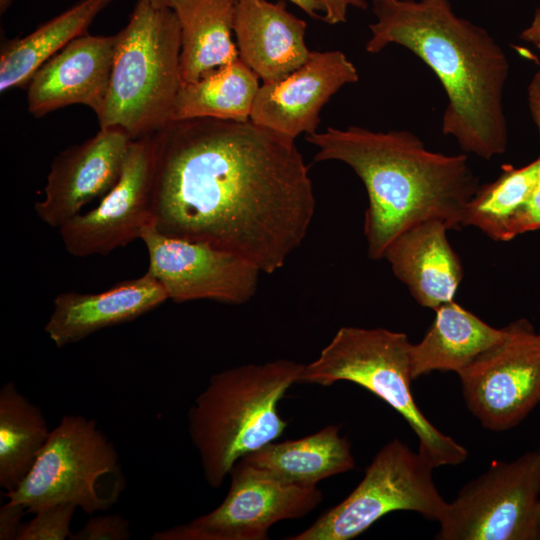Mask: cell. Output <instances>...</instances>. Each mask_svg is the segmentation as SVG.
Segmentation results:
<instances>
[{"instance_id":"cell-1","label":"cell","mask_w":540,"mask_h":540,"mask_svg":"<svg viewBox=\"0 0 540 540\" xmlns=\"http://www.w3.org/2000/svg\"><path fill=\"white\" fill-rule=\"evenodd\" d=\"M316 199L295 140L247 121H171L154 134L151 225L232 253L261 273L305 239Z\"/></svg>"},{"instance_id":"cell-2","label":"cell","mask_w":540,"mask_h":540,"mask_svg":"<svg viewBox=\"0 0 540 540\" xmlns=\"http://www.w3.org/2000/svg\"><path fill=\"white\" fill-rule=\"evenodd\" d=\"M368 53L391 44L419 57L447 97L442 132L465 153L490 160L505 153L508 127L504 90L509 61L483 27L459 17L449 0H372Z\"/></svg>"},{"instance_id":"cell-3","label":"cell","mask_w":540,"mask_h":540,"mask_svg":"<svg viewBox=\"0 0 540 540\" xmlns=\"http://www.w3.org/2000/svg\"><path fill=\"white\" fill-rule=\"evenodd\" d=\"M318 151L314 161H339L363 182L367 254L383 258L403 231L429 219L462 227L465 208L480 187L465 154L429 150L408 130L373 131L359 126L327 127L306 135Z\"/></svg>"},{"instance_id":"cell-4","label":"cell","mask_w":540,"mask_h":540,"mask_svg":"<svg viewBox=\"0 0 540 540\" xmlns=\"http://www.w3.org/2000/svg\"><path fill=\"white\" fill-rule=\"evenodd\" d=\"M304 364L276 359L213 374L188 412V433L203 475L217 489L245 455L282 436L288 423L278 411Z\"/></svg>"},{"instance_id":"cell-5","label":"cell","mask_w":540,"mask_h":540,"mask_svg":"<svg viewBox=\"0 0 540 540\" xmlns=\"http://www.w3.org/2000/svg\"><path fill=\"white\" fill-rule=\"evenodd\" d=\"M180 26L171 7L138 0L116 34L110 84L100 127H118L132 140L150 136L172 119L181 86Z\"/></svg>"},{"instance_id":"cell-6","label":"cell","mask_w":540,"mask_h":540,"mask_svg":"<svg viewBox=\"0 0 540 540\" xmlns=\"http://www.w3.org/2000/svg\"><path fill=\"white\" fill-rule=\"evenodd\" d=\"M412 346L402 332L344 326L314 361L304 365L297 383L330 386L349 381L362 386L405 419L418 438V452L433 468L461 464L467 450L439 431L411 394Z\"/></svg>"},{"instance_id":"cell-7","label":"cell","mask_w":540,"mask_h":540,"mask_svg":"<svg viewBox=\"0 0 540 540\" xmlns=\"http://www.w3.org/2000/svg\"><path fill=\"white\" fill-rule=\"evenodd\" d=\"M433 466L405 443L394 439L374 456L355 489L287 540H350L384 515L413 511L438 521L447 502L432 477Z\"/></svg>"},{"instance_id":"cell-8","label":"cell","mask_w":540,"mask_h":540,"mask_svg":"<svg viewBox=\"0 0 540 540\" xmlns=\"http://www.w3.org/2000/svg\"><path fill=\"white\" fill-rule=\"evenodd\" d=\"M119 456L92 419L65 415L50 432L29 473L4 495L26 512L70 503L87 514L108 509L115 499L100 494L99 483L116 473Z\"/></svg>"},{"instance_id":"cell-9","label":"cell","mask_w":540,"mask_h":540,"mask_svg":"<svg viewBox=\"0 0 540 540\" xmlns=\"http://www.w3.org/2000/svg\"><path fill=\"white\" fill-rule=\"evenodd\" d=\"M540 458L496 461L447 503L439 540H537Z\"/></svg>"},{"instance_id":"cell-10","label":"cell","mask_w":540,"mask_h":540,"mask_svg":"<svg viewBox=\"0 0 540 540\" xmlns=\"http://www.w3.org/2000/svg\"><path fill=\"white\" fill-rule=\"evenodd\" d=\"M458 375L465 403L483 427L516 426L540 402V333L526 319L513 321Z\"/></svg>"},{"instance_id":"cell-11","label":"cell","mask_w":540,"mask_h":540,"mask_svg":"<svg viewBox=\"0 0 540 540\" xmlns=\"http://www.w3.org/2000/svg\"><path fill=\"white\" fill-rule=\"evenodd\" d=\"M222 503L191 522L156 532L153 540H266L282 520L299 519L322 501L317 486L285 484L239 459Z\"/></svg>"},{"instance_id":"cell-12","label":"cell","mask_w":540,"mask_h":540,"mask_svg":"<svg viewBox=\"0 0 540 540\" xmlns=\"http://www.w3.org/2000/svg\"><path fill=\"white\" fill-rule=\"evenodd\" d=\"M140 240L148 254L146 272L176 303L213 300L238 305L256 293L261 272L232 253L165 236L151 225L143 230Z\"/></svg>"},{"instance_id":"cell-13","label":"cell","mask_w":540,"mask_h":540,"mask_svg":"<svg viewBox=\"0 0 540 540\" xmlns=\"http://www.w3.org/2000/svg\"><path fill=\"white\" fill-rule=\"evenodd\" d=\"M154 134L133 140L116 185L93 209L58 228L66 251L75 257L108 255L140 239L151 225Z\"/></svg>"},{"instance_id":"cell-14","label":"cell","mask_w":540,"mask_h":540,"mask_svg":"<svg viewBox=\"0 0 540 540\" xmlns=\"http://www.w3.org/2000/svg\"><path fill=\"white\" fill-rule=\"evenodd\" d=\"M118 127H100L86 141L61 151L52 161L43 198L34 204L39 219L53 228L103 198L118 182L132 143Z\"/></svg>"},{"instance_id":"cell-15","label":"cell","mask_w":540,"mask_h":540,"mask_svg":"<svg viewBox=\"0 0 540 540\" xmlns=\"http://www.w3.org/2000/svg\"><path fill=\"white\" fill-rule=\"evenodd\" d=\"M358 80L356 66L342 51H311L299 68L260 85L250 120L292 140L313 134L323 106L342 87Z\"/></svg>"},{"instance_id":"cell-16","label":"cell","mask_w":540,"mask_h":540,"mask_svg":"<svg viewBox=\"0 0 540 540\" xmlns=\"http://www.w3.org/2000/svg\"><path fill=\"white\" fill-rule=\"evenodd\" d=\"M116 34L85 33L67 44L33 74L26 86L27 107L36 118L66 106L101 114L109 89Z\"/></svg>"},{"instance_id":"cell-17","label":"cell","mask_w":540,"mask_h":540,"mask_svg":"<svg viewBox=\"0 0 540 540\" xmlns=\"http://www.w3.org/2000/svg\"><path fill=\"white\" fill-rule=\"evenodd\" d=\"M168 300L147 272L98 293L61 292L44 330L56 347L77 343L102 329L132 321Z\"/></svg>"},{"instance_id":"cell-18","label":"cell","mask_w":540,"mask_h":540,"mask_svg":"<svg viewBox=\"0 0 540 540\" xmlns=\"http://www.w3.org/2000/svg\"><path fill=\"white\" fill-rule=\"evenodd\" d=\"M306 29L307 23L283 0L237 1L233 30L239 58L262 83L277 81L305 63L311 52Z\"/></svg>"},{"instance_id":"cell-19","label":"cell","mask_w":540,"mask_h":540,"mask_svg":"<svg viewBox=\"0 0 540 540\" xmlns=\"http://www.w3.org/2000/svg\"><path fill=\"white\" fill-rule=\"evenodd\" d=\"M448 230L440 219L420 222L399 234L383 256L417 303L433 310L454 299L463 278Z\"/></svg>"},{"instance_id":"cell-20","label":"cell","mask_w":540,"mask_h":540,"mask_svg":"<svg viewBox=\"0 0 540 540\" xmlns=\"http://www.w3.org/2000/svg\"><path fill=\"white\" fill-rule=\"evenodd\" d=\"M238 0H173L181 39V85L197 81L239 58L233 41Z\"/></svg>"},{"instance_id":"cell-21","label":"cell","mask_w":540,"mask_h":540,"mask_svg":"<svg viewBox=\"0 0 540 540\" xmlns=\"http://www.w3.org/2000/svg\"><path fill=\"white\" fill-rule=\"evenodd\" d=\"M339 425L283 442H271L241 459L290 485L312 487L355 466L351 444L339 434Z\"/></svg>"},{"instance_id":"cell-22","label":"cell","mask_w":540,"mask_h":540,"mask_svg":"<svg viewBox=\"0 0 540 540\" xmlns=\"http://www.w3.org/2000/svg\"><path fill=\"white\" fill-rule=\"evenodd\" d=\"M435 312L426 335L412 346L413 380L436 370L459 373L503 334V328L488 325L454 300Z\"/></svg>"},{"instance_id":"cell-23","label":"cell","mask_w":540,"mask_h":540,"mask_svg":"<svg viewBox=\"0 0 540 540\" xmlns=\"http://www.w3.org/2000/svg\"><path fill=\"white\" fill-rule=\"evenodd\" d=\"M113 0H80L31 33L6 40L0 50V91L26 88L33 74L75 38Z\"/></svg>"},{"instance_id":"cell-24","label":"cell","mask_w":540,"mask_h":540,"mask_svg":"<svg viewBox=\"0 0 540 540\" xmlns=\"http://www.w3.org/2000/svg\"><path fill=\"white\" fill-rule=\"evenodd\" d=\"M258 75L240 58L178 90L171 121L212 118L247 121L260 87Z\"/></svg>"},{"instance_id":"cell-25","label":"cell","mask_w":540,"mask_h":540,"mask_svg":"<svg viewBox=\"0 0 540 540\" xmlns=\"http://www.w3.org/2000/svg\"><path fill=\"white\" fill-rule=\"evenodd\" d=\"M41 409L6 382L0 390V487H18L50 435Z\"/></svg>"},{"instance_id":"cell-26","label":"cell","mask_w":540,"mask_h":540,"mask_svg":"<svg viewBox=\"0 0 540 540\" xmlns=\"http://www.w3.org/2000/svg\"><path fill=\"white\" fill-rule=\"evenodd\" d=\"M539 180L540 156L521 168L503 166L499 177L480 186L469 201L463 213L462 227H476L495 241H510L511 222Z\"/></svg>"},{"instance_id":"cell-27","label":"cell","mask_w":540,"mask_h":540,"mask_svg":"<svg viewBox=\"0 0 540 540\" xmlns=\"http://www.w3.org/2000/svg\"><path fill=\"white\" fill-rule=\"evenodd\" d=\"M76 506L59 503L38 511L28 523L21 525L16 540H64L72 534L70 526Z\"/></svg>"},{"instance_id":"cell-28","label":"cell","mask_w":540,"mask_h":540,"mask_svg":"<svg viewBox=\"0 0 540 540\" xmlns=\"http://www.w3.org/2000/svg\"><path fill=\"white\" fill-rule=\"evenodd\" d=\"M131 537L129 521L117 514L90 518L70 540H127Z\"/></svg>"},{"instance_id":"cell-29","label":"cell","mask_w":540,"mask_h":540,"mask_svg":"<svg viewBox=\"0 0 540 540\" xmlns=\"http://www.w3.org/2000/svg\"><path fill=\"white\" fill-rule=\"evenodd\" d=\"M540 229V180L511 222L509 240L526 232Z\"/></svg>"},{"instance_id":"cell-30","label":"cell","mask_w":540,"mask_h":540,"mask_svg":"<svg viewBox=\"0 0 540 540\" xmlns=\"http://www.w3.org/2000/svg\"><path fill=\"white\" fill-rule=\"evenodd\" d=\"M26 509L18 504L7 502L0 509V539L14 540L21 528L20 520Z\"/></svg>"},{"instance_id":"cell-31","label":"cell","mask_w":540,"mask_h":540,"mask_svg":"<svg viewBox=\"0 0 540 540\" xmlns=\"http://www.w3.org/2000/svg\"><path fill=\"white\" fill-rule=\"evenodd\" d=\"M527 101L531 117L537 127L540 137V67L534 73L528 85Z\"/></svg>"},{"instance_id":"cell-32","label":"cell","mask_w":540,"mask_h":540,"mask_svg":"<svg viewBox=\"0 0 540 540\" xmlns=\"http://www.w3.org/2000/svg\"><path fill=\"white\" fill-rule=\"evenodd\" d=\"M324 8L322 20L328 24H338L346 21L348 0H320Z\"/></svg>"},{"instance_id":"cell-33","label":"cell","mask_w":540,"mask_h":540,"mask_svg":"<svg viewBox=\"0 0 540 540\" xmlns=\"http://www.w3.org/2000/svg\"><path fill=\"white\" fill-rule=\"evenodd\" d=\"M519 37L535 47L540 44V8L535 11L530 25L522 31Z\"/></svg>"},{"instance_id":"cell-34","label":"cell","mask_w":540,"mask_h":540,"mask_svg":"<svg viewBox=\"0 0 540 540\" xmlns=\"http://www.w3.org/2000/svg\"><path fill=\"white\" fill-rule=\"evenodd\" d=\"M302 9L306 14L314 19H322L320 12L324 13L320 0H288Z\"/></svg>"},{"instance_id":"cell-35","label":"cell","mask_w":540,"mask_h":540,"mask_svg":"<svg viewBox=\"0 0 540 540\" xmlns=\"http://www.w3.org/2000/svg\"><path fill=\"white\" fill-rule=\"evenodd\" d=\"M156 7H171L173 0H150Z\"/></svg>"},{"instance_id":"cell-36","label":"cell","mask_w":540,"mask_h":540,"mask_svg":"<svg viewBox=\"0 0 540 540\" xmlns=\"http://www.w3.org/2000/svg\"><path fill=\"white\" fill-rule=\"evenodd\" d=\"M348 2L350 6H354L361 9L367 8V3L365 0H348Z\"/></svg>"},{"instance_id":"cell-37","label":"cell","mask_w":540,"mask_h":540,"mask_svg":"<svg viewBox=\"0 0 540 540\" xmlns=\"http://www.w3.org/2000/svg\"><path fill=\"white\" fill-rule=\"evenodd\" d=\"M13 0H0V12L3 14L10 7Z\"/></svg>"},{"instance_id":"cell-38","label":"cell","mask_w":540,"mask_h":540,"mask_svg":"<svg viewBox=\"0 0 540 540\" xmlns=\"http://www.w3.org/2000/svg\"><path fill=\"white\" fill-rule=\"evenodd\" d=\"M537 540H540V503L538 506V513H537Z\"/></svg>"},{"instance_id":"cell-39","label":"cell","mask_w":540,"mask_h":540,"mask_svg":"<svg viewBox=\"0 0 540 540\" xmlns=\"http://www.w3.org/2000/svg\"><path fill=\"white\" fill-rule=\"evenodd\" d=\"M538 454H539V458H540V449H539V451H538Z\"/></svg>"},{"instance_id":"cell-40","label":"cell","mask_w":540,"mask_h":540,"mask_svg":"<svg viewBox=\"0 0 540 540\" xmlns=\"http://www.w3.org/2000/svg\"><path fill=\"white\" fill-rule=\"evenodd\" d=\"M538 49H540V44L537 46Z\"/></svg>"}]
</instances>
